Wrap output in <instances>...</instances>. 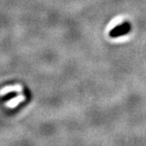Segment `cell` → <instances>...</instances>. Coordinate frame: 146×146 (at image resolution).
Masks as SVG:
<instances>
[{
	"label": "cell",
	"instance_id": "cell-1",
	"mask_svg": "<svg viewBox=\"0 0 146 146\" xmlns=\"http://www.w3.org/2000/svg\"><path fill=\"white\" fill-rule=\"evenodd\" d=\"M24 100H25V96H24V95H19V96L13 98V100H9V101L6 103V107H7V108H15V107H17V106L19 105V104L20 102L23 101Z\"/></svg>",
	"mask_w": 146,
	"mask_h": 146
},
{
	"label": "cell",
	"instance_id": "cell-2",
	"mask_svg": "<svg viewBox=\"0 0 146 146\" xmlns=\"http://www.w3.org/2000/svg\"><path fill=\"white\" fill-rule=\"evenodd\" d=\"M13 91L20 92V91H21V88H20V86H8V87H5V88H4V89H2L1 91H0V95H4L7 92H13Z\"/></svg>",
	"mask_w": 146,
	"mask_h": 146
},
{
	"label": "cell",
	"instance_id": "cell-3",
	"mask_svg": "<svg viewBox=\"0 0 146 146\" xmlns=\"http://www.w3.org/2000/svg\"><path fill=\"white\" fill-rule=\"evenodd\" d=\"M129 29V27L128 26H122L121 27H120L118 30L116 29H114V31H113V35H121V34H122V33H124V32H126V31Z\"/></svg>",
	"mask_w": 146,
	"mask_h": 146
}]
</instances>
